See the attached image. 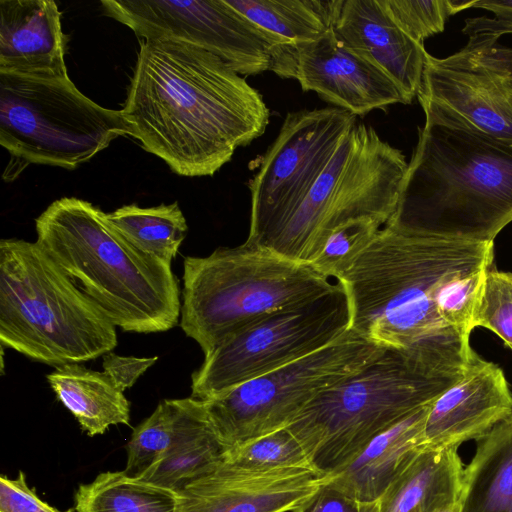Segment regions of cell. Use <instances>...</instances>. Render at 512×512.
Instances as JSON below:
<instances>
[{"label": "cell", "instance_id": "1", "mask_svg": "<svg viewBox=\"0 0 512 512\" xmlns=\"http://www.w3.org/2000/svg\"><path fill=\"white\" fill-rule=\"evenodd\" d=\"M121 113L129 135L181 176H212L262 136L261 93L218 56L167 38L141 40Z\"/></svg>", "mask_w": 512, "mask_h": 512}, {"label": "cell", "instance_id": "2", "mask_svg": "<svg viewBox=\"0 0 512 512\" xmlns=\"http://www.w3.org/2000/svg\"><path fill=\"white\" fill-rule=\"evenodd\" d=\"M494 242L443 238L387 223L336 278L350 308V330L424 361L470 348L435 311L439 287L455 274L491 266Z\"/></svg>", "mask_w": 512, "mask_h": 512}, {"label": "cell", "instance_id": "3", "mask_svg": "<svg viewBox=\"0 0 512 512\" xmlns=\"http://www.w3.org/2000/svg\"><path fill=\"white\" fill-rule=\"evenodd\" d=\"M425 123L388 223L418 233L494 242L512 222V144L418 98Z\"/></svg>", "mask_w": 512, "mask_h": 512}, {"label": "cell", "instance_id": "4", "mask_svg": "<svg viewBox=\"0 0 512 512\" xmlns=\"http://www.w3.org/2000/svg\"><path fill=\"white\" fill-rule=\"evenodd\" d=\"M37 242L122 330H170L181 315L171 264L127 240L92 203L63 197L35 220Z\"/></svg>", "mask_w": 512, "mask_h": 512}, {"label": "cell", "instance_id": "5", "mask_svg": "<svg viewBox=\"0 0 512 512\" xmlns=\"http://www.w3.org/2000/svg\"><path fill=\"white\" fill-rule=\"evenodd\" d=\"M469 361L428 362L386 349L319 395L286 428L302 445L314 470L328 476L376 436L433 402L464 374Z\"/></svg>", "mask_w": 512, "mask_h": 512}, {"label": "cell", "instance_id": "6", "mask_svg": "<svg viewBox=\"0 0 512 512\" xmlns=\"http://www.w3.org/2000/svg\"><path fill=\"white\" fill-rule=\"evenodd\" d=\"M0 341L50 366L117 346L116 326L36 241H0Z\"/></svg>", "mask_w": 512, "mask_h": 512}, {"label": "cell", "instance_id": "7", "mask_svg": "<svg viewBox=\"0 0 512 512\" xmlns=\"http://www.w3.org/2000/svg\"><path fill=\"white\" fill-rule=\"evenodd\" d=\"M180 326L204 354L262 319L336 287L312 265L243 243L185 258Z\"/></svg>", "mask_w": 512, "mask_h": 512}, {"label": "cell", "instance_id": "8", "mask_svg": "<svg viewBox=\"0 0 512 512\" xmlns=\"http://www.w3.org/2000/svg\"><path fill=\"white\" fill-rule=\"evenodd\" d=\"M124 135L121 110L85 96L67 71L0 70V145L10 156L5 181L31 164L75 169Z\"/></svg>", "mask_w": 512, "mask_h": 512}, {"label": "cell", "instance_id": "9", "mask_svg": "<svg viewBox=\"0 0 512 512\" xmlns=\"http://www.w3.org/2000/svg\"><path fill=\"white\" fill-rule=\"evenodd\" d=\"M407 168L399 149L357 122L300 207L263 249L311 265L344 225L370 218L385 226L396 211Z\"/></svg>", "mask_w": 512, "mask_h": 512}, {"label": "cell", "instance_id": "10", "mask_svg": "<svg viewBox=\"0 0 512 512\" xmlns=\"http://www.w3.org/2000/svg\"><path fill=\"white\" fill-rule=\"evenodd\" d=\"M386 349L349 329L302 359L203 400L209 420L226 451L286 428L319 395Z\"/></svg>", "mask_w": 512, "mask_h": 512}, {"label": "cell", "instance_id": "11", "mask_svg": "<svg viewBox=\"0 0 512 512\" xmlns=\"http://www.w3.org/2000/svg\"><path fill=\"white\" fill-rule=\"evenodd\" d=\"M346 292L336 287L301 307L274 313L204 354L193 372L191 397L208 400L302 359L350 329Z\"/></svg>", "mask_w": 512, "mask_h": 512}, {"label": "cell", "instance_id": "12", "mask_svg": "<svg viewBox=\"0 0 512 512\" xmlns=\"http://www.w3.org/2000/svg\"><path fill=\"white\" fill-rule=\"evenodd\" d=\"M106 15L141 40L167 38L202 48L241 76H283L292 44L260 27L226 0H102Z\"/></svg>", "mask_w": 512, "mask_h": 512}, {"label": "cell", "instance_id": "13", "mask_svg": "<svg viewBox=\"0 0 512 512\" xmlns=\"http://www.w3.org/2000/svg\"><path fill=\"white\" fill-rule=\"evenodd\" d=\"M356 116L335 106L287 113L248 182L251 210L246 244L264 248L300 207Z\"/></svg>", "mask_w": 512, "mask_h": 512}, {"label": "cell", "instance_id": "14", "mask_svg": "<svg viewBox=\"0 0 512 512\" xmlns=\"http://www.w3.org/2000/svg\"><path fill=\"white\" fill-rule=\"evenodd\" d=\"M468 37L460 51L445 58L427 53L417 97L512 144V48L484 34Z\"/></svg>", "mask_w": 512, "mask_h": 512}, {"label": "cell", "instance_id": "15", "mask_svg": "<svg viewBox=\"0 0 512 512\" xmlns=\"http://www.w3.org/2000/svg\"><path fill=\"white\" fill-rule=\"evenodd\" d=\"M291 78L304 92H315L356 117L393 104H408L397 84L345 45L333 28L311 42L292 46Z\"/></svg>", "mask_w": 512, "mask_h": 512}, {"label": "cell", "instance_id": "16", "mask_svg": "<svg viewBox=\"0 0 512 512\" xmlns=\"http://www.w3.org/2000/svg\"><path fill=\"white\" fill-rule=\"evenodd\" d=\"M324 481L310 469L252 470L222 462L177 492L176 512H291Z\"/></svg>", "mask_w": 512, "mask_h": 512}, {"label": "cell", "instance_id": "17", "mask_svg": "<svg viewBox=\"0 0 512 512\" xmlns=\"http://www.w3.org/2000/svg\"><path fill=\"white\" fill-rule=\"evenodd\" d=\"M512 413V392L503 370L473 353L464 374L429 406L426 448H458L478 440Z\"/></svg>", "mask_w": 512, "mask_h": 512}, {"label": "cell", "instance_id": "18", "mask_svg": "<svg viewBox=\"0 0 512 512\" xmlns=\"http://www.w3.org/2000/svg\"><path fill=\"white\" fill-rule=\"evenodd\" d=\"M333 29L345 45L383 70L411 103L422 84L427 51L396 25L379 0H342Z\"/></svg>", "mask_w": 512, "mask_h": 512}, {"label": "cell", "instance_id": "19", "mask_svg": "<svg viewBox=\"0 0 512 512\" xmlns=\"http://www.w3.org/2000/svg\"><path fill=\"white\" fill-rule=\"evenodd\" d=\"M67 36L52 0H0V70L65 72Z\"/></svg>", "mask_w": 512, "mask_h": 512}, {"label": "cell", "instance_id": "20", "mask_svg": "<svg viewBox=\"0 0 512 512\" xmlns=\"http://www.w3.org/2000/svg\"><path fill=\"white\" fill-rule=\"evenodd\" d=\"M430 404L372 439L343 468L326 476L327 482L360 503L378 501L426 449L424 425Z\"/></svg>", "mask_w": 512, "mask_h": 512}, {"label": "cell", "instance_id": "21", "mask_svg": "<svg viewBox=\"0 0 512 512\" xmlns=\"http://www.w3.org/2000/svg\"><path fill=\"white\" fill-rule=\"evenodd\" d=\"M171 444L158 465L143 480L174 492L216 469L226 449L217 436L203 400L175 399Z\"/></svg>", "mask_w": 512, "mask_h": 512}, {"label": "cell", "instance_id": "22", "mask_svg": "<svg viewBox=\"0 0 512 512\" xmlns=\"http://www.w3.org/2000/svg\"><path fill=\"white\" fill-rule=\"evenodd\" d=\"M464 467L458 448L424 449L378 500V512H440L459 503Z\"/></svg>", "mask_w": 512, "mask_h": 512}, {"label": "cell", "instance_id": "23", "mask_svg": "<svg viewBox=\"0 0 512 512\" xmlns=\"http://www.w3.org/2000/svg\"><path fill=\"white\" fill-rule=\"evenodd\" d=\"M47 380L88 436L104 434L112 425L130 424V403L104 372L66 364L56 367Z\"/></svg>", "mask_w": 512, "mask_h": 512}, {"label": "cell", "instance_id": "24", "mask_svg": "<svg viewBox=\"0 0 512 512\" xmlns=\"http://www.w3.org/2000/svg\"><path fill=\"white\" fill-rule=\"evenodd\" d=\"M460 505V512H512V413L476 440Z\"/></svg>", "mask_w": 512, "mask_h": 512}, {"label": "cell", "instance_id": "25", "mask_svg": "<svg viewBox=\"0 0 512 512\" xmlns=\"http://www.w3.org/2000/svg\"><path fill=\"white\" fill-rule=\"evenodd\" d=\"M292 45L311 42L334 27L342 0H226Z\"/></svg>", "mask_w": 512, "mask_h": 512}, {"label": "cell", "instance_id": "26", "mask_svg": "<svg viewBox=\"0 0 512 512\" xmlns=\"http://www.w3.org/2000/svg\"><path fill=\"white\" fill-rule=\"evenodd\" d=\"M76 512H176L177 493L123 471H107L80 484L74 495Z\"/></svg>", "mask_w": 512, "mask_h": 512}, {"label": "cell", "instance_id": "27", "mask_svg": "<svg viewBox=\"0 0 512 512\" xmlns=\"http://www.w3.org/2000/svg\"><path fill=\"white\" fill-rule=\"evenodd\" d=\"M106 218L139 250L170 264L188 229L177 202L147 208L125 205L106 213Z\"/></svg>", "mask_w": 512, "mask_h": 512}, {"label": "cell", "instance_id": "28", "mask_svg": "<svg viewBox=\"0 0 512 512\" xmlns=\"http://www.w3.org/2000/svg\"><path fill=\"white\" fill-rule=\"evenodd\" d=\"M175 414V399H165L133 430L122 470L127 476L141 479L163 459L171 444Z\"/></svg>", "mask_w": 512, "mask_h": 512}, {"label": "cell", "instance_id": "29", "mask_svg": "<svg viewBox=\"0 0 512 512\" xmlns=\"http://www.w3.org/2000/svg\"><path fill=\"white\" fill-rule=\"evenodd\" d=\"M223 462L252 470L286 468L314 470L304 448L287 428L227 450Z\"/></svg>", "mask_w": 512, "mask_h": 512}, {"label": "cell", "instance_id": "30", "mask_svg": "<svg viewBox=\"0 0 512 512\" xmlns=\"http://www.w3.org/2000/svg\"><path fill=\"white\" fill-rule=\"evenodd\" d=\"M490 267L461 271L447 279L436 292L434 304L440 321L466 338L474 329L473 317Z\"/></svg>", "mask_w": 512, "mask_h": 512}, {"label": "cell", "instance_id": "31", "mask_svg": "<svg viewBox=\"0 0 512 512\" xmlns=\"http://www.w3.org/2000/svg\"><path fill=\"white\" fill-rule=\"evenodd\" d=\"M396 25L415 42L444 30L448 18L472 8L474 0H379Z\"/></svg>", "mask_w": 512, "mask_h": 512}, {"label": "cell", "instance_id": "32", "mask_svg": "<svg viewBox=\"0 0 512 512\" xmlns=\"http://www.w3.org/2000/svg\"><path fill=\"white\" fill-rule=\"evenodd\" d=\"M499 336L512 351V272L489 268L473 317V327Z\"/></svg>", "mask_w": 512, "mask_h": 512}, {"label": "cell", "instance_id": "33", "mask_svg": "<svg viewBox=\"0 0 512 512\" xmlns=\"http://www.w3.org/2000/svg\"><path fill=\"white\" fill-rule=\"evenodd\" d=\"M384 225L364 218L336 230L311 265L328 278H337L369 244Z\"/></svg>", "mask_w": 512, "mask_h": 512}, {"label": "cell", "instance_id": "34", "mask_svg": "<svg viewBox=\"0 0 512 512\" xmlns=\"http://www.w3.org/2000/svg\"><path fill=\"white\" fill-rule=\"evenodd\" d=\"M0 512H61L39 498L20 471L14 479L0 477Z\"/></svg>", "mask_w": 512, "mask_h": 512}, {"label": "cell", "instance_id": "35", "mask_svg": "<svg viewBox=\"0 0 512 512\" xmlns=\"http://www.w3.org/2000/svg\"><path fill=\"white\" fill-rule=\"evenodd\" d=\"M472 8L485 9L494 17H477L465 20L463 33L484 34L496 39L512 34V0H474Z\"/></svg>", "mask_w": 512, "mask_h": 512}, {"label": "cell", "instance_id": "36", "mask_svg": "<svg viewBox=\"0 0 512 512\" xmlns=\"http://www.w3.org/2000/svg\"><path fill=\"white\" fill-rule=\"evenodd\" d=\"M102 357L104 373L123 392L127 388H131L138 378L158 360V356L149 358L126 357L117 355L112 351Z\"/></svg>", "mask_w": 512, "mask_h": 512}, {"label": "cell", "instance_id": "37", "mask_svg": "<svg viewBox=\"0 0 512 512\" xmlns=\"http://www.w3.org/2000/svg\"><path fill=\"white\" fill-rule=\"evenodd\" d=\"M363 503L346 495L326 480L291 512H362Z\"/></svg>", "mask_w": 512, "mask_h": 512}, {"label": "cell", "instance_id": "38", "mask_svg": "<svg viewBox=\"0 0 512 512\" xmlns=\"http://www.w3.org/2000/svg\"><path fill=\"white\" fill-rule=\"evenodd\" d=\"M362 512H378V501L363 504Z\"/></svg>", "mask_w": 512, "mask_h": 512}, {"label": "cell", "instance_id": "39", "mask_svg": "<svg viewBox=\"0 0 512 512\" xmlns=\"http://www.w3.org/2000/svg\"><path fill=\"white\" fill-rule=\"evenodd\" d=\"M461 511V505H460V502L455 504V505H452L440 512H460Z\"/></svg>", "mask_w": 512, "mask_h": 512}]
</instances>
